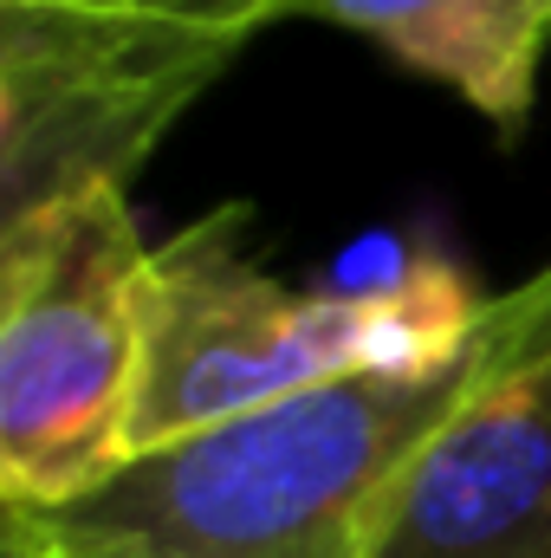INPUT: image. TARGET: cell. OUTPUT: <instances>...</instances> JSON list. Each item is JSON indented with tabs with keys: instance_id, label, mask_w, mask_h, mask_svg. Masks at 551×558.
I'll return each mask as SVG.
<instances>
[{
	"instance_id": "8",
	"label": "cell",
	"mask_w": 551,
	"mask_h": 558,
	"mask_svg": "<svg viewBox=\"0 0 551 558\" xmlns=\"http://www.w3.org/2000/svg\"><path fill=\"white\" fill-rule=\"evenodd\" d=\"M0 558H72V553H59V546L33 526L26 507H7V513H0Z\"/></svg>"
},
{
	"instance_id": "5",
	"label": "cell",
	"mask_w": 551,
	"mask_h": 558,
	"mask_svg": "<svg viewBox=\"0 0 551 558\" xmlns=\"http://www.w3.org/2000/svg\"><path fill=\"white\" fill-rule=\"evenodd\" d=\"M383 558H551V344L434 435L403 481Z\"/></svg>"
},
{
	"instance_id": "3",
	"label": "cell",
	"mask_w": 551,
	"mask_h": 558,
	"mask_svg": "<svg viewBox=\"0 0 551 558\" xmlns=\"http://www.w3.org/2000/svg\"><path fill=\"white\" fill-rule=\"evenodd\" d=\"M149 254L124 189L0 228V507H72L131 468Z\"/></svg>"
},
{
	"instance_id": "1",
	"label": "cell",
	"mask_w": 551,
	"mask_h": 558,
	"mask_svg": "<svg viewBox=\"0 0 551 558\" xmlns=\"http://www.w3.org/2000/svg\"><path fill=\"white\" fill-rule=\"evenodd\" d=\"M551 344V267L493 299L441 371L344 377L137 454L98 494L33 513L72 558H383L390 513L434 435Z\"/></svg>"
},
{
	"instance_id": "4",
	"label": "cell",
	"mask_w": 551,
	"mask_h": 558,
	"mask_svg": "<svg viewBox=\"0 0 551 558\" xmlns=\"http://www.w3.org/2000/svg\"><path fill=\"white\" fill-rule=\"evenodd\" d=\"M247 39L131 0H0V228L131 189Z\"/></svg>"
},
{
	"instance_id": "6",
	"label": "cell",
	"mask_w": 551,
	"mask_h": 558,
	"mask_svg": "<svg viewBox=\"0 0 551 558\" xmlns=\"http://www.w3.org/2000/svg\"><path fill=\"white\" fill-rule=\"evenodd\" d=\"M279 20L364 33L415 78L448 85L513 143L532 124L551 52V0H279Z\"/></svg>"
},
{
	"instance_id": "2",
	"label": "cell",
	"mask_w": 551,
	"mask_h": 558,
	"mask_svg": "<svg viewBox=\"0 0 551 558\" xmlns=\"http://www.w3.org/2000/svg\"><path fill=\"white\" fill-rule=\"evenodd\" d=\"M493 299L434 254L377 286L298 292L247 247V208H215L149 254L131 461L344 377L441 371Z\"/></svg>"
},
{
	"instance_id": "7",
	"label": "cell",
	"mask_w": 551,
	"mask_h": 558,
	"mask_svg": "<svg viewBox=\"0 0 551 558\" xmlns=\"http://www.w3.org/2000/svg\"><path fill=\"white\" fill-rule=\"evenodd\" d=\"M131 7H156V13H182V20H201V26L241 33V39H254L260 26H273V20H279V0H131Z\"/></svg>"
}]
</instances>
